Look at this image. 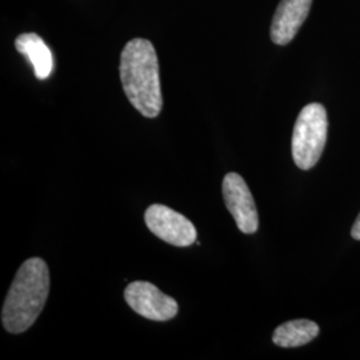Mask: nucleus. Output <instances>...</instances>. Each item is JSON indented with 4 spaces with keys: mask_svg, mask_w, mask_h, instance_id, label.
I'll return each mask as SVG.
<instances>
[{
    "mask_svg": "<svg viewBox=\"0 0 360 360\" xmlns=\"http://www.w3.org/2000/svg\"><path fill=\"white\" fill-rule=\"evenodd\" d=\"M119 71L129 103L146 117L159 115L163 96L159 62L153 43L147 39L129 40L120 55Z\"/></svg>",
    "mask_w": 360,
    "mask_h": 360,
    "instance_id": "nucleus-1",
    "label": "nucleus"
},
{
    "mask_svg": "<svg viewBox=\"0 0 360 360\" xmlns=\"http://www.w3.org/2000/svg\"><path fill=\"white\" fill-rule=\"evenodd\" d=\"M50 292V271L40 257H31L20 266L1 309L3 327L10 334L27 331L44 309Z\"/></svg>",
    "mask_w": 360,
    "mask_h": 360,
    "instance_id": "nucleus-2",
    "label": "nucleus"
},
{
    "mask_svg": "<svg viewBox=\"0 0 360 360\" xmlns=\"http://www.w3.org/2000/svg\"><path fill=\"white\" fill-rule=\"evenodd\" d=\"M327 112L322 104L303 107L292 134V158L300 169H309L319 162L327 141Z\"/></svg>",
    "mask_w": 360,
    "mask_h": 360,
    "instance_id": "nucleus-3",
    "label": "nucleus"
},
{
    "mask_svg": "<svg viewBox=\"0 0 360 360\" xmlns=\"http://www.w3.org/2000/svg\"><path fill=\"white\" fill-rule=\"evenodd\" d=\"M144 220L148 230L166 243L188 247L196 242L198 232L193 221L169 207L163 205L148 207Z\"/></svg>",
    "mask_w": 360,
    "mask_h": 360,
    "instance_id": "nucleus-4",
    "label": "nucleus"
},
{
    "mask_svg": "<svg viewBox=\"0 0 360 360\" xmlns=\"http://www.w3.org/2000/svg\"><path fill=\"white\" fill-rule=\"evenodd\" d=\"M124 299L134 312L155 322L171 321L176 316L179 309L174 297L163 294L148 282L129 284L124 291Z\"/></svg>",
    "mask_w": 360,
    "mask_h": 360,
    "instance_id": "nucleus-5",
    "label": "nucleus"
},
{
    "mask_svg": "<svg viewBox=\"0 0 360 360\" xmlns=\"http://www.w3.org/2000/svg\"><path fill=\"white\" fill-rule=\"evenodd\" d=\"M223 198L236 226L243 233H255L259 227L257 206L254 196L245 179L236 174L229 172L223 179Z\"/></svg>",
    "mask_w": 360,
    "mask_h": 360,
    "instance_id": "nucleus-6",
    "label": "nucleus"
},
{
    "mask_svg": "<svg viewBox=\"0 0 360 360\" xmlns=\"http://www.w3.org/2000/svg\"><path fill=\"white\" fill-rule=\"evenodd\" d=\"M312 0H281L271 23V40L285 46L295 38L309 16Z\"/></svg>",
    "mask_w": 360,
    "mask_h": 360,
    "instance_id": "nucleus-7",
    "label": "nucleus"
},
{
    "mask_svg": "<svg viewBox=\"0 0 360 360\" xmlns=\"http://www.w3.org/2000/svg\"><path fill=\"white\" fill-rule=\"evenodd\" d=\"M16 50L23 53L34 67L35 77L44 80L51 75L53 59L51 50L37 34H22L15 40Z\"/></svg>",
    "mask_w": 360,
    "mask_h": 360,
    "instance_id": "nucleus-8",
    "label": "nucleus"
},
{
    "mask_svg": "<svg viewBox=\"0 0 360 360\" xmlns=\"http://www.w3.org/2000/svg\"><path fill=\"white\" fill-rule=\"evenodd\" d=\"M319 334L316 323L297 319L281 324L272 335V342L279 347L292 348L304 346Z\"/></svg>",
    "mask_w": 360,
    "mask_h": 360,
    "instance_id": "nucleus-9",
    "label": "nucleus"
},
{
    "mask_svg": "<svg viewBox=\"0 0 360 360\" xmlns=\"http://www.w3.org/2000/svg\"><path fill=\"white\" fill-rule=\"evenodd\" d=\"M351 236L356 240H360V214L358 215V218L355 220L354 226H352V230H351Z\"/></svg>",
    "mask_w": 360,
    "mask_h": 360,
    "instance_id": "nucleus-10",
    "label": "nucleus"
}]
</instances>
